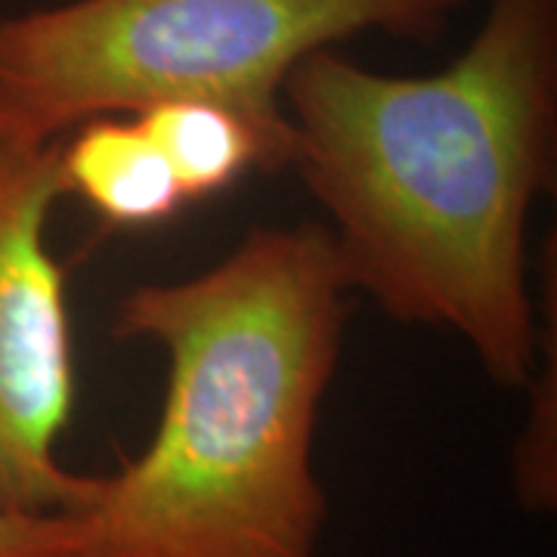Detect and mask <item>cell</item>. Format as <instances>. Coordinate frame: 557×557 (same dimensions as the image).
<instances>
[{
	"instance_id": "6da1fadb",
	"label": "cell",
	"mask_w": 557,
	"mask_h": 557,
	"mask_svg": "<svg viewBox=\"0 0 557 557\" xmlns=\"http://www.w3.org/2000/svg\"><path fill=\"white\" fill-rule=\"evenodd\" d=\"M304 186L350 292L449 329L502 387H527L539 335L527 226L555 180L557 0H490L434 75L372 72L338 47L282 90Z\"/></svg>"
},
{
	"instance_id": "8992f818",
	"label": "cell",
	"mask_w": 557,
	"mask_h": 557,
	"mask_svg": "<svg viewBox=\"0 0 557 557\" xmlns=\"http://www.w3.org/2000/svg\"><path fill=\"white\" fill-rule=\"evenodd\" d=\"M168 159L186 205L226 193L251 171L273 174L258 131L214 102H161L134 115Z\"/></svg>"
},
{
	"instance_id": "52a82bcc",
	"label": "cell",
	"mask_w": 557,
	"mask_h": 557,
	"mask_svg": "<svg viewBox=\"0 0 557 557\" xmlns=\"http://www.w3.org/2000/svg\"><path fill=\"white\" fill-rule=\"evenodd\" d=\"M557 329V325H555ZM557 335L548 338V366H536L530 418L515 449V490L530 511H552L557 496Z\"/></svg>"
},
{
	"instance_id": "5b68a950",
	"label": "cell",
	"mask_w": 557,
	"mask_h": 557,
	"mask_svg": "<svg viewBox=\"0 0 557 557\" xmlns=\"http://www.w3.org/2000/svg\"><path fill=\"white\" fill-rule=\"evenodd\" d=\"M60 171L65 196H78L112 226H161L186 208L171 164L134 115L72 127L60 139Z\"/></svg>"
},
{
	"instance_id": "7a4b0ae2",
	"label": "cell",
	"mask_w": 557,
	"mask_h": 557,
	"mask_svg": "<svg viewBox=\"0 0 557 557\" xmlns=\"http://www.w3.org/2000/svg\"><path fill=\"white\" fill-rule=\"evenodd\" d=\"M350 295L329 230L304 223L119 300L115 338L152 341L168 381L143 453L97 478L94 557H319L313 443Z\"/></svg>"
},
{
	"instance_id": "277c9868",
	"label": "cell",
	"mask_w": 557,
	"mask_h": 557,
	"mask_svg": "<svg viewBox=\"0 0 557 557\" xmlns=\"http://www.w3.org/2000/svg\"><path fill=\"white\" fill-rule=\"evenodd\" d=\"M60 199V139L0 127V508L25 515H84L97 496V478L60 458L78 399L65 270L50 248Z\"/></svg>"
},
{
	"instance_id": "3957f363",
	"label": "cell",
	"mask_w": 557,
	"mask_h": 557,
	"mask_svg": "<svg viewBox=\"0 0 557 557\" xmlns=\"http://www.w3.org/2000/svg\"><path fill=\"white\" fill-rule=\"evenodd\" d=\"M465 0H65L0 16V127L57 143L100 115L214 102L276 171L295 159L282 90L307 57L384 32L434 40Z\"/></svg>"
},
{
	"instance_id": "ba28073f",
	"label": "cell",
	"mask_w": 557,
	"mask_h": 557,
	"mask_svg": "<svg viewBox=\"0 0 557 557\" xmlns=\"http://www.w3.org/2000/svg\"><path fill=\"white\" fill-rule=\"evenodd\" d=\"M0 557H94L90 520L0 508Z\"/></svg>"
}]
</instances>
